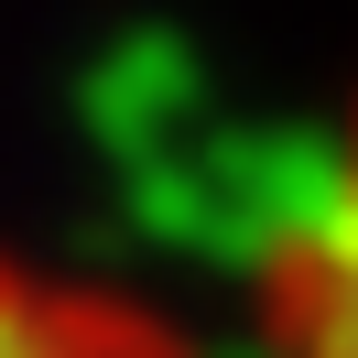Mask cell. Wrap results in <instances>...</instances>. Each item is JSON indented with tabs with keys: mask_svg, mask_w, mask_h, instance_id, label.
Returning a JSON list of instances; mask_svg holds the SVG:
<instances>
[{
	"mask_svg": "<svg viewBox=\"0 0 358 358\" xmlns=\"http://www.w3.org/2000/svg\"><path fill=\"white\" fill-rule=\"evenodd\" d=\"M250 326H261V358H358V98L304 196L261 239Z\"/></svg>",
	"mask_w": 358,
	"mask_h": 358,
	"instance_id": "cell-1",
	"label": "cell"
},
{
	"mask_svg": "<svg viewBox=\"0 0 358 358\" xmlns=\"http://www.w3.org/2000/svg\"><path fill=\"white\" fill-rule=\"evenodd\" d=\"M0 358H206V348L131 282L0 239Z\"/></svg>",
	"mask_w": 358,
	"mask_h": 358,
	"instance_id": "cell-2",
	"label": "cell"
}]
</instances>
